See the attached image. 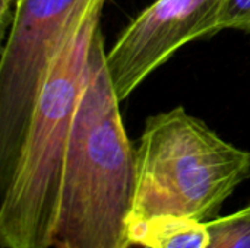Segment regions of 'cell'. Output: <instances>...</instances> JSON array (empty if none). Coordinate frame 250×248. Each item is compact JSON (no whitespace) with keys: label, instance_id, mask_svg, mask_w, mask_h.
<instances>
[{"label":"cell","instance_id":"obj_1","mask_svg":"<svg viewBox=\"0 0 250 248\" xmlns=\"http://www.w3.org/2000/svg\"><path fill=\"white\" fill-rule=\"evenodd\" d=\"M105 0H81L42 75L15 156L1 177L0 243L54 246L63 161Z\"/></svg>","mask_w":250,"mask_h":248},{"label":"cell","instance_id":"obj_2","mask_svg":"<svg viewBox=\"0 0 250 248\" xmlns=\"http://www.w3.org/2000/svg\"><path fill=\"white\" fill-rule=\"evenodd\" d=\"M101 28L63 161L56 248H129L136 149L120 114Z\"/></svg>","mask_w":250,"mask_h":248},{"label":"cell","instance_id":"obj_3","mask_svg":"<svg viewBox=\"0 0 250 248\" xmlns=\"http://www.w3.org/2000/svg\"><path fill=\"white\" fill-rule=\"evenodd\" d=\"M249 177L250 152L183 107L152 115L136 148L130 227L166 215L208 222Z\"/></svg>","mask_w":250,"mask_h":248},{"label":"cell","instance_id":"obj_4","mask_svg":"<svg viewBox=\"0 0 250 248\" xmlns=\"http://www.w3.org/2000/svg\"><path fill=\"white\" fill-rule=\"evenodd\" d=\"M79 1L16 0L0 60L1 177L15 161L45 67Z\"/></svg>","mask_w":250,"mask_h":248},{"label":"cell","instance_id":"obj_5","mask_svg":"<svg viewBox=\"0 0 250 248\" xmlns=\"http://www.w3.org/2000/svg\"><path fill=\"white\" fill-rule=\"evenodd\" d=\"M224 0H155L120 34L105 54L107 69L120 101L176 51L221 29Z\"/></svg>","mask_w":250,"mask_h":248},{"label":"cell","instance_id":"obj_6","mask_svg":"<svg viewBox=\"0 0 250 248\" xmlns=\"http://www.w3.org/2000/svg\"><path fill=\"white\" fill-rule=\"evenodd\" d=\"M130 241L146 248H205L209 232L205 222L166 215L132 225Z\"/></svg>","mask_w":250,"mask_h":248},{"label":"cell","instance_id":"obj_7","mask_svg":"<svg viewBox=\"0 0 250 248\" xmlns=\"http://www.w3.org/2000/svg\"><path fill=\"white\" fill-rule=\"evenodd\" d=\"M205 224L209 232L205 248H250V205Z\"/></svg>","mask_w":250,"mask_h":248},{"label":"cell","instance_id":"obj_8","mask_svg":"<svg viewBox=\"0 0 250 248\" xmlns=\"http://www.w3.org/2000/svg\"><path fill=\"white\" fill-rule=\"evenodd\" d=\"M221 29L250 32V0H224Z\"/></svg>","mask_w":250,"mask_h":248},{"label":"cell","instance_id":"obj_9","mask_svg":"<svg viewBox=\"0 0 250 248\" xmlns=\"http://www.w3.org/2000/svg\"><path fill=\"white\" fill-rule=\"evenodd\" d=\"M15 4H16V0H1V34H4L7 28Z\"/></svg>","mask_w":250,"mask_h":248}]
</instances>
